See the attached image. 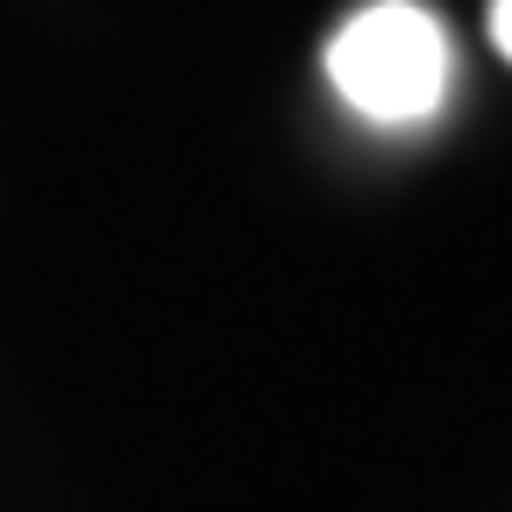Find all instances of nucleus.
Returning <instances> with one entry per match:
<instances>
[{
  "mask_svg": "<svg viewBox=\"0 0 512 512\" xmlns=\"http://www.w3.org/2000/svg\"><path fill=\"white\" fill-rule=\"evenodd\" d=\"M328 79L370 121H392V128L420 121L441 107V86H448V36L413 0H377V8L349 15L335 29Z\"/></svg>",
  "mask_w": 512,
  "mask_h": 512,
  "instance_id": "f257e3e1",
  "label": "nucleus"
},
{
  "mask_svg": "<svg viewBox=\"0 0 512 512\" xmlns=\"http://www.w3.org/2000/svg\"><path fill=\"white\" fill-rule=\"evenodd\" d=\"M491 43L498 57H512V0H491Z\"/></svg>",
  "mask_w": 512,
  "mask_h": 512,
  "instance_id": "f03ea898",
  "label": "nucleus"
}]
</instances>
